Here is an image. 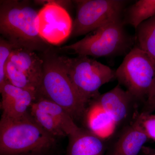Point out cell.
<instances>
[{
	"label": "cell",
	"instance_id": "6da1fadb",
	"mask_svg": "<svg viewBox=\"0 0 155 155\" xmlns=\"http://www.w3.org/2000/svg\"><path fill=\"white\" fill-rule=\"evenodd\" d=\"M55 143L54 137L41 127L30 114L17 118L2 116L1 155H40Z\"/></svg>",
	"mask_w": 155,
	"mask_h": 155
},
{
	"label": "cell",
	"instance_id": "7a4b0ae2",
	"mask_svg": "<svg viewBox=\"0 0 155 155\" xmlns=\"http://www.w3.org/2000/svg\"><path fill=\"white\" fill-rule=\"evenodd\" d=\"M38 12L28 1H1L0 33L3 38L16 48L43 52L49 48L37 30Z\"/></svg>",
	"mask_w": 155,
	"mask_h": 155
},
{
	"label": "cell",
	"instance_id": "3957f363",
	"mask_svg": "<svg viewBox=\"0 0 155 155\" xmlns=\"http://www.w3.org/2000/svg\"><path fill=\"white\" fill-rule=\"evenodd\" d=\"M43 53V69L39 95L64 108L74 120L80 119L88 103L72 83L60 55L50 48Z\"/></svg>",
	"mask_w": 155,
	"mask_h": 155
},
{
	"label": "cell",
	"instance_id": "277c9868",
	"mask_svg": "<svg viewBox=\"0 0 155 155\" xmlns=\"http://www.w3.org/2000/svg\"><path fill=\"white\" fill-rule=\"evenodd\" d=\"M123 19L104 25L72 44L61 48L78 55L94 58L110 57L128 54L135 41L126 32Z\"/></svg>",
	"mask_w": 155,
	"mask_h": 155
},
{
	"label": "cell",
	"instance_id": "5b68a950",
	"mask_svg": "<svg viewBox=\"0 0 155 155\" xmlns=\"http://www.w3.org/2000/svg\"><path fill=\"white\" fill-rule=\"evenodd\" d=\"M59 57L72 83L88 104L99 95L101 87L116 79V71L88 56Z\"/></svg>",
	"mask_w": 155,
	"mask_h": 155
},
{
	"label": "cell",
	"instance_id": "8992f818",
	"mask_svg": "<svg viewBox=\"0 0 155 155\" xmlns=\"http://www.w3.org/2000/svg\"><path fill=\"white\" fill-rule=\"evenodd\" d=\"M116 79L139 103H144L155 80V60L134 47L116 69Z\"/></svg>",
	"mask_w": 155,
	"mask_h": 155
},
{
	"label": "cell",
	"instance_id": "52a82bcc",
	"mask_svg": "<svg viewBox=\"0 0 155 155\" xmlns=\"http://www.w3.org/2000/svg\"><path fill=\"white\" fill-rule=\"evenodd\" d=\"M76 14L71 36L88 34L109 23L123 19L128 2L124 0H77L73 1Z\"/></svg>",
	"mask_w": 155,
	"mask_h": 155
},
{
	"label": "cell",
	"instance_id": "ba28073f",
	"mask_svg": "<svg viewBox=\"0 0 155 155\" xmlns=\"http://www.w3.org/2000/svg\"><path fill=\"white\" fill-rule=\"evenodd\" d=\"M43 7L38 11L36 27L39 35L48 44L58 45L72 33L73 22L65 7L69 1H36Z\"/></svg>",
	"mask_w": 155,
	"mask_h": 155
},
{
	"label": "cell",
	"instance_id": "9c48e42d",
	"mask_svg": "<svg viewBox=\"0 0 155 155\" xmlns=\"http://www.w3.org/2000/svg\"><path fill=\"white\" fill-rule=\"evenodd\" d=\"M94 99L113 117L118 127L130 124L139 113L138 102L119 84Z\"/></svg>",
	"mask_w": 155,
	"mask_h": 155
},
{
	"label": "cell",
	"instance_id": "30bf717a",
	"mask_svg": "<svg viewBox=\"0 0 155 155\" xmlns=\"http://www.w3.org/2000/svg\"><path fill=\"white\" fill-rule=\"evenodd\" d=\"M2 95V116L17 118L28 114V110L35 102L38 94L19 88L7 81L0 87Z\"/></svg>",
	"mask_w": 155,
	"mask_h": 155
},
{
	"label": "cell",
	"instance_id": "8fae6325",
	"mask_svg": "<svg viewBox=\"0 0 155 155\" xmlns=\"http://www.w3.org/2000/svg\"><path fill=\"white\" fill-rule=\"evenodd\" d=\"M139 112L130 124L122 127L110 155H137L148 140L142 127Z\"/></svg>",
	"mask_w": 155,
	"mask_h": 155
},
{
	"label": "cell",
	"instance_id": "7c38bea8",
	"mask_svg": "<svg viewBox=\"0 0 155 155\" xmlns=\"http://www.w3.org/2000/svg\"><path fill=\"white\" fill-rule=\"evenodd\" d=\"M90 102L83 115L86 129L107 142L116 133L118 126L96 100L94 99Z\"/></svg>",
	"mask_w": 155,
	"mask_h": 155
},
{
	"label": "cell",
	"instance_id": "4fadbf2b",
	"mask_svg": "<svg viewBox=\"0 0 155 155\" xmlns=\"http://www.w3.org/2000/svg\"><path fill=\"white\" fill-rule=\"evenodd\" d=\"M9 60L39 91L43 69L42 58L34 51L24 48H15L11 53Z\"/></svg>",
	"mask_w": 155,
	"mask_h": 155
},
{
	"label": "cell",
	"instance_id": "5bb4252c",
	"mask_svg": "<svg viewBox=\"0 0 155 155\" xmlns=\"http://www.w3.org/2000/svg\"><path fill=\"white\" fill-rule=\"evenodd\" d=\"M67 155H104L107 142L87 130L79 128L69 136Z\"/></svg>",
	"mask_w": 155,
	"mask_h": 155
},
{
	"label": "cell",
	"instance_id": "9a60e30c",
	"mask_svg": "<svg viewBox=\"0 0 155 155\" xmlns=\"http://www.w3.org/2000/svg\"><path fill=\"white\" fill-rule=\"evenodd\" d=\"M35 103L40 109L54 117L66 135H72L80 128L75 124L70 114L56 103L40 95Z\"/></svg>",
	"mask_w": 155,
	"mask_h": 155
},
{
	"label": "cell",
	"instance_id": "2e32d148",
	"mask_svg": "<svg viewBox=\"0 0 155 155\" xmlns=\"http://www.w3.org/2000/svg\"><path fill=\"white\" fill-rule=\"evenodd\" d=\"M124 12V24L131 25L136 29L142 22L155 16V0H139Z\"/></svg>",
	"mask_w": 155,
	"mask_h": 155
},
{
	"label": "cell",
	"instance_id": "e0dca14e",
	"mask_svg": "<svg viewBox=\"0 0 155 155\" xmlns=\"http://www.w3.org/2000/svg\"><path fill=\"white\" fill-rule=\"evenodd\" d=\"M135 41L136 46L155 60V15L136 28Z\"/></svg>",
	"mask_w": 155,
	"mask_h": 155
},
{
	"label": "cell",
	"instance_id": "ac0fdd59",
	"mask_svg": "<svg viewBox=\"0 0 155 155\" xmlns=\"http://www.w3.org/2000/svg\"><path fill=\"white\" fill-rule=\"evenodd\" d=\"M30 109V115L39 125L53 136L64 137L66 136L58 122L47 112L40 109L34 103Z\"/></svg>",
	"mask_w": 155,
	"mask_h": 155
},
{
	"label": "cell",
	"instance_id": "d6986e66",
	"mask_svg": "<svg viewBox=\"0 0 155 155\" xmlns=\"http://www.w3.org/2000/svg\"><path fill=\"white\" fill-rule=\"evenodd\" d=\"M16 48L14 45L3 37L0 38V87L7 81L5 75L6 65L11 53Z\"/></svg>",
	"mask_w": 155,
	"mask_h": 155
},
{
	"label": "cell",
	"instance_id": "ffe728a7",
	"mask_svg": "<svg viewBox=\"0 0 155 155\" xmlns=\"http://www.w3.org/2000/svg\"><path fill=\"white\" fill-rule=\"evenodd\" d=\"M140 123L148 140L155 141V114L140 112Z\"/></svg>",
	"mask_w": 155,
	"mask_h": 155
},
{
	"label": "cell",
	"instance_id": "44dd1931",
	"mask_svg": "<svg viewBox=\"0 0 155 155\" xmlns=\"http://www.w3.org/2000/svg\"><path fill=\"white\" fill-rule=\"evenodd\" d=\"M143 104V108L142 112L153 114L155 111V80Z\"/></svg>",
	"mask_w": 155,
	"mask_h": 155
},
{
	"label": "cell",
	"instance_id": "7402d4cb",
	"mask_svg": "<svg viewBox=\"0 0 155 155\" xmlns=\"http://www.w3.org/2000/svg\"><path fill=\"white\" fill-rule=\"evenodd\" d=\"M155 155V152L151 153L150 154H148L147 155Z\"/></svg>",
	"mask_w": 155,
	"mask_h": 155
}]
</instances>
